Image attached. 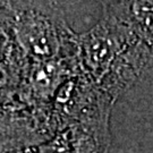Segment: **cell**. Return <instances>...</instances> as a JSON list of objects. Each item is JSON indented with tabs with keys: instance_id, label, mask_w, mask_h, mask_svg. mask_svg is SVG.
Returning a JSON list of instances; mask_svg holds the SVG:
<instances>
[{
	"instance_id": "obj_1",
	"label": "cell",
	"mask_w": 153,
	"mask_h": 153,
	"mask_svg": "<svg viewBox=\"0 0 153 153\" xmlns=\"http://www.w3.org/2000/svg\"><path fill=\"white\" fill-rule=\"evenodd\" d=\"M100 5L99 21L78 34L76 59L83 74L116 102L152 65L153 53L104 1Z\"/></svg>"
},
{
	"instance_id": "obj_2",
	"label": "cell",
	"mask_w": 153,
	"mask_h": 153,
	"mask_svg": "<svg viewBox=\"0 0 153 153\" xmlns=\"http://www.w3.org/2000/svg\"><path fill=\"white\" fill-rule=\"evenodd\" d=\"M65 5L60 1H0V26L24 64L76 57L79 33L68 22Z\"/></svg>"
},
{
	"instance_id": "obj_3",
	"label": "cell",
	"mask_w": 153,
	"mask_h": 153,
	"mask_svg": "<svg viewBox=\"0 0 153 153\" xmlns=\"http://www.w3.org/2000/svg\"><path fill=\"white\" fill-rule=\"evenodd\" d=\"M79 71L76 57L26 62L23 66L16 99L38 119L62 83Z\"/></svg>"
},
{
	"instance_id": "obj_4",
	"label": "cell",
	"mask_w": 153,
	"mask_h": 153,
	"mask_svg": "<svg viewBox=\"0 0 153 153\" xmlns=\"http://www.w3.org/2000/svg\"><path fill=\"white\" fill-rule=\"evenodd\" d=\"M110 115L78 123L34 148V153H109Z\"/></svg>"
},
{
	"instance_id": "obj_5",
	"label": "cell",
	"mask_w": 153,
	"mask_h": 153,
	"mask_svg": "<svg viewBox=\"0 0 153 153\" xmlns=\"http://www.w3.org/2000/svg\"><path fill=\"white\" fill-rule=\"evenodd\" d=\"M49 138L32 111L17 99L0 100V153L34 148Z\"/></svg>"
},
{
	"instance_id": "obj_6",
	"label": "cell",
	"mask_w": 153,
	"mask_h": 153,
	"mask_svg": "<svg viewBox=\"0 0 153 153\" xmlns=\"http://www.w3.org/2000/svg\"><path fill=\"white\" fill-rule=\"evenodd\" d=\"M153 53V0L104 1Z\"/></svg>"
},
{
	"instance_id": "obj_7",
	"label": "cell",
	"mask_w": 153,
	"mask_h": 153,
	"mask_svg": "<svg viewBox=\"0 0 153 153\" xmlns=\"http://www.w3.org/2000/svg\"><path fill=\"white\" fill-rule=\"evenodd\" d=\"M23 66L24 64L14 55L7 59H0V100L1 101L16 99Z\"/></svg>"
},
{
	"instance_id": "obj_8",
	"label": "cell",
	"mask_w": 153,
	"mask_h": 153,
	"mask_svg": "<svg viewBox=\"0 0 153 153\" xmlns=\"http://www.w3.org/2000/svg\"><path fill=\"white\" fill-rule=\"evenodd\" d=\"M14 53V45L8 34L0 26V59L10 58Z\"/></svg>"
},
{
	"instance_id": "obj_9",
	"label": "cell",
	"mask_w": 153,
	"mask_h": 153,
	"mask_svg": "<svg viewBox=\"0 0 153 153\" xmlns=\"http://www.w3.org/2000/svg\"><path fill=\"white\" fill-rule=\"evenodd\" d=\"M34 148H35V146H34ZM34 148L25 149V150H21V151H15V152H10V153H34Z\"/></svg>"
}]
</instances>
